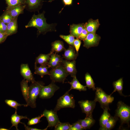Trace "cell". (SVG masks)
Returning a JSON list of instances; mask_svg holds the SVG:
<instances>
[{
  "label": "cell",
  "mask_w": 130,
  "mask_h": 130,
  "mask_svg": "<svg viewBox=\"0 0 130 130\" xmlns=\"http://www.w3.org/2000/svg\"><path fill=\"white\" fill-rule=\"evenodd\" d=\"M44 12L37 15L34 14L28 24L26 26V28L34 27L38 29V34L45 33L52 30V25L47 23L44 16Z\"/></svg>",
  "instance_id": "cell-1"
},
{
  "label": "cell",
  "mask_w": 130,
  "mask_h": 130,
  "mask_svg": "<svg viewBox=\"0 0 130 130\" xmlns=\"http://www.w3.org/2000/svg\"><path fill=\"white\" fill-rule=\"evenodd\" d=\"M44 85V83L41 81H36L32 83L29 86L28 98L26 104L32 108L36 107V101L39 96L40 91Z\"/></svg>",
  "instance_id": "cell-2"
},
{
  "label": "cell",
  "mask_w": 130,
  "mask_h": 130,
  "mask_svg": "<svg viewBox=\"0 0 130 130\" xmlns=\"http://www.w3.org/2000/svg\"><path fill=\"white\" fill-rule=\"evenodd\" d=\"M67 91L57 100V103L53 111L56 113L61 109L65 108H74L75 107V101L73 95Z\"/></svg>",
  "instance_id": "cell-3"
},
{
  "label": "cell",
  "mask_w": 130,
  "mask_h": 130,
  "mask_svg": "<svg viewBox=\"0 0 130 130\" xmlns=\"http://www.w3.org/2000/svg\"><path fill=\"white\" fill-rule=\"evenodd\" d=\"M117 106L115 115L120 119L121 125L127 124L129 126L130 120V107L121 101L118 102Z\"/></svg>",
  "instance_id": "cell-4"
},
{
  "label": "cell",
  "mask_w": 130,
  "mask_h": 130,
  "mask_svg": "<svg viewBox=\"0 0 130 130\" xmlns=\"http://www.w3.org/2000/svg\"><path fill=\"white\" fill-rule=\"evenodd\" d=\"M96 90L94 100L99 102L101 107L103 109L105 108L110 109L109 104L113 101L114 98L110 95H107L101 88L97 87Z\"/></svg>",
  "instance_id": "cell-5"
},
{
  "label": "cell",
  "mask_w": 130,
  "mask_h": 130,
  "mask_svg": "<svg viewBox=\"0 0 130 130\" xmlns=\"http://www.w3.org/2000/svg\"><path fill=\"white\" fill-rule=\"evenodd\" d=\"M69 75L61 64L52 68L49 71V75L51 79L55 83H64L66 78Z\"/></svg>",
  "instance_id": "cell-6"
},
{
  "label": "cell",
  "mask_w": 130,
  "mask_h": 130,
  "mask_svg": "<svg viewBox=\"0 0 130 130\" xmlns=\"http://www.w3.org/2000/svg\"><path fill=\"white\" fill-rule=\"evenodd\" d=\"M59 88V87L55 84V82L52 81L49 85L42 87L39 94V97L43 99L50 98Z\"/></svg>",
  "instance_id": "cell-7"
},
{
  "label": "cell",
  "mask_w": 130,
  "mask_h": 130,
  "mask_svg": "<svg viewBox=\"0 0 130 130\" xmlns=\"http://www.w3.org/2000/svg\"><path fill=\"white\" fill-rule=\"evenodd\" d=\"M96 102L88 100H81L78 102L82 112L86 114V117L92 115L95 107Z\"/></svg>",
  "instance_id": "cell-8"
},
{
  "label": "cell",
  "mask_w": 130,
  "mask_h": 130,
  "mask_svg": "<svg viewBox=\"0 0 130 130\" xmlns=\"http://www.w3.org/2000/svg\"><path fill=\"white\" fill-rule=\"evenodd\" d=\"M100 37L95 33H88L86 38L83 40V46L87 48L97 46Z\"/></svg>",
  "instance_id": "cell-9"
},
{
  "label": "cell",
  "mask_w": 130,
  "mask_h": 130,
  "mask_svg": "<svg viewBox=\"0 0 130 130\" xmlns=\"http://www.w3.org/2000/svg\"><path fill=\"white\" fill-rule=\"evenodd\" d=\"M43 117H46L48 123V127H54L60 121L57 113L52 110H45L42 114Z\"/></svg>",
  "instance_id": "cell-10"
},
{
  "label": "cell",
  "mask_w": 130,
  "mask_h": 130,
  "mask_svg": "<svg viewBox=\"0 0 130 130\" xmlns=\"http://www.w3.org/2000/svg\"><path fill=\"white\" fill-rule=\"evenodd\" d=\"M61 64L66 72L73 78L76 76L77 70L75 60L69 61L62 60Z\"/></svg>",
  "instance_id": "cell-11"
},
{
  "label": "cell",
  "mask_w": 130,
  "mask_h": 130,
  "mask_svg": "<svg viewBox=\"0 0 130 130\" xmlns=\"http://www.w3.org/2000/svg\"><path fill=\"white\" fill-rule=\"evenodd\" d=\"M20 73L24 79L28 82L33 83L36 81L27 64H21L20 67Z\"/></svg>",
  "instance_id": "cell-12"
},
{
  "label": "cell",
  "mask_w": 130,
  "mask_h": 130,
  "mask_svg": "<svg viewBox=\"0 0 130 130\" xmlns=\"http://www.w3.org/2000/svg\"><path fill=\"white\" fill-rule=\"evenodd\" d=\"M26 6V5H23L7 6L6 12L10 15L13 19L14 18L18 17L19 14L23 13Z\"/></svg>",
  "instance_id": "cell-13"
},
{
  "label": "cell",
  "mask_w": 130,
  "mask_h": 130,
  "mask_svg": "<svg viewBox=\"0 0 130 130\" xmlns=\"http://www.w3.org/2000/svg\"><path fill=\"white\" fill-rule=\"evenodd\" d=\"M63 59L57 53L52 52L47 64L48 67L55 68L61 65Z\"/></svg>",
  "instance_id": "cell-14"
},
{
  "label": "cell",
  "mask_w": 130,
  "mask_h": 130,
  "mask_svg": "<svg viewBox=\"0 0 130 130\" xmlns=\"http://www.w3.org/2000/svg\"><path fill=\"white\" fill-rule=\"evenodd\" d=\"M85 24L88 32L93 33H95L100 25L98 19L95 20L90 19Z\"/></svg>",
  "instance_id": "cell-15"
},
{
  "label": "cell",
  "mask_w": 130,
  "mask_h": 130,
  "mask_svg": "<svg viewBox=\"0 0 130 130\" xmlns=\"http://www.w3.org/2000/svg\"><path fill=\"white\" fill-rule=\"evenodd\" d=\"M18 17L13 18L11 21L7 24V27L6 34L8 36L16 33L17 31Z\"/></svg>",
  "instance_id": "cell-16"
},
{
  "label": "cell",
  "mask_w": 130,
  "mask_h": 130,
  "mask_svg": "<svg viewBox=\"0 0 130 130\" xmlns=\"http://www.w3.org/2000/svg\"><path fill=\"white\" fill-rule=\"evenodd\" d=\"M63 55V58L65 60L69 61L75 60L78 55V53H76L73 46L70 45L67 49H65Z\"/></svg>",
  "instance_id": "cell-17"
},
{
  "label": "cell",
  "mask_w": 130,
  "mask_h": 130,
  "mask_svg": "<svg viewBox=\"0 0 130 130\" xmlns=\"http://www.w3.org/2000/svg\"><path fill=\"white\" fill-rule=\"evenodd\" d=\"M73 79L71 82H68L71 86L70 89L68 90L70 91L72 89H75L78 90L80 91H86L87 89L85 86L82 84L76 78V76L73 78Z\"/></svg>",
  "instance_id": "cell-18"
},
{
  "label": "cell",
  "mask_w": 130,
  "mask_h": 130,
  "mask_svg": "<svg viewBox=\"0 0 130 130\" xmlns=\"http://www.w3.org/2000/svg\"><path fill=\"white\" fill-rule=\"evenodd\" d=\"M84 24V23H82L78 24H73L70 25V34L77 39H78Z\"/></svg>",
  "instance_id": "cell-19"
},
{
  "label": "cell",
  "mask_w": 130,
  "mask_h": 130,
  "mask_svg": "<svg viewBox=\"0 0 130 130\" xmlns=\"http://www.w3.org/2000/svg\"><path fill=\"white\" fill-rule=\"evenodd\" d=\"M79 121L84 130L90 128L95 122V120L93 118L92 115L86 117L83 119L79 120Z\"/></svg>",
  "instance_id": "cell-20"
},
{
  "label": "cell",
  "mask_w": 130,
  "mask_h": 130,
  "mask_svg": "<svg viewBox=\"0 0 130 130\" xmlns=\"http://www.w3.org/2000/svg\"><path fill=\"white\" fill-rule=\"evenodd\" d=\"M103 109V112L99 120L100 126L99 130H103L110 116V114L108 111V110H110V109L107 108H105Z\"/></svg>",
  "instance_id": "cell-21"
},
{
  "label": "cell",
  "mask_w": 130,
  "mask_h": 130,
  "mask_svg": "<svg viewBox=\"0 0 130 130\" xmlns=\"http://www.w3.org/2000/svg\"><path fill=\"white\" fill-rule=\"evenodd\" d=\"M11 122L12 124L11 128L13 126H14L17 130H19L18 128V125L19 123H21V120L23 119H29L26 116H23L18 115L17 114V110H16L15 113L11 116Z\"/></svg>",
  "instance_id": "cell-22"
},
{
  "label": "cell",
  "mask_w": 130,
  "mask_h": 130,
  "mask_svg": "<svg viewBox=\"0 0 130 130\" xmlns=\"http://www.w3.org/2000/svg\"><path fill=\"white\" fill-rule=\"evenodd\" d=\"M52 52H51L47 54H40L36 58L35 64H39L40 65H47L51 54Z\"/></svg>",
  "instance_id": "cell-23"
},
{
  "label": "cell",
  "mask_w": 130,
  "mask_h": 130,
  "mask_svg": "<svg viewBox=\"0 0 130 130\" xmlns=\"http://www.w3.org/2000/svg\"><path fill=\"white\" fill-rule=\"evenodd\" d=\"M28 81L25 79L20 82L21 90L23 96L26 103L28 98L29 86L28 84Z\"/></svg>",
  "instance_id": "cell-24"
},
{
  "label": "cell",
  "mask_w": 130,
  "mask_h": 130,
  "mask_svg": "<svg viewBox=\"0 0 130 130\" xmlns=\"http://www.w3.org/2000/svg\"><path fill=\"white\" fill-rule=\"evenodd\" d=\"M113 85L114 88V90L112 92L110 95H111L114 92L117 91L120 94L124 97L127 96L124 95L122 93L123 89V81L122 78H121L116 81L113 82Z\"/></svg>",
  "instance_id": "cell-25"
},
{
  "label": "cell",
  "mask_w": 130,
  "mask_h": 130,
  "mask_svg": "<svg viewBox=\"0 0 130 130\" xmlns=\"http://www.w3.org/2000/svg\"><path fill=\"white\" fill-rule=\"evenodd\" d=\"M52 49L51 52L58 53L60 52L65 49L63 42L60 40H56L51 44Z\"/></svg>",
  "instance_id": "cell-26"
},
{
  "label": "cell",
  "mask_w": 130,
  "mask_h": 130,
  "mask_svg": "<svg viewBox=\"0 0 130 130\" xmlns=\"http://www.w3.org/2000/svg\"><path fill=\"white\" fill-rule=\"evenodd\" d=\"M119 118L116 116L114 117L110 116L103 130H110L115 126Z\"/></svg>",
  "instance_id": "cell-27"
},
{
  "label": "cell",
  "mask_w": 130,
  "mask_h": 130,
  "mask_svg": "<svg viewBox=\"0 0 130 130\" xmlns=\"http://www.w3.org/2000/svg\"><path fill=\"white\" fill-rule=\"evenodd\" d=\"M85 80L86 82V87L89 89H92L93 91L96 90V88L95 87V84L91 75L88 73L85 75Z\"/></svg>",
  "instance_id": "cell-28"
},
{
  "label": "cell",
  "mask_w": 130,
  "mask_h": 130,
  "mask_svg": "<svg viewBox=\"0 0 130 130\" xmlns=\"http://www.w3.org/2000/svg\"><path fill=\"white\" fill-rule=\"evenodd\" d=\"M41 0H25V4L30 9L37 8L40 4Z\"/></svg>",
  "instance_id": "cell-29"
},
{
  "label": "cell",
  "mask_w": 130,
  "mask_h": 130,
  "mask_svg": "<svg viewBox=\"0 0 130 130\" xmlns=\"http://www.w3.org/2000/svg\"><path fill=\"white\" fill-rule=\"evenodd\" d=\"M69 122L62 123L60 121L54 126L55 130H69L71 126Z\"/></svg>",
  "instance_id": "cell-30"
},
{
  "label": "cell",
  "mask_w": 130,
  "mask_h": 130,
  "mask_svg": "<svg viewBox=\"0 0 130 130\" xmlns=\"http://www.w3.org/2000/svg\"><path fill=\"white\" fill-rule=\"evenodd\" d=\"M5 102L8 106L15 108L16 110H17L18 107L19 106H23L26 107L28 106L26 104H20L15 101L11 99H6L5 100Z\"/></svg>",
  "instance_id": "cell-31"
},
{
  "label": "cell",
  "mask_w": 130,
  "mask_h": 130,
  "mask_svg": "<svg viewBox=\"0 0 130 130\" xmlns=\"http://www.w3.org/2000/svg\"><path fill=\"white\" fill-rule=\"evenodd\" d=\"M8 6H13L18 5H25V0H5Z\"/></svg>",
  "instance_id": "cell-32"
},
{
  "label": "cell",
  "mask_w": 130,
  "mask_h": 130,
  "mask_svg": "<svg viewBox=\"0 0 130 130\" xmlns=\"http://www.w3.org/2000/svg\"><path fill=\"white\" fill-rule=\"evenodd\" d=\"M59 36L68 44L73 46L74 42L75 39L74 37L71 34L67 35H61Z\"/></svg>",
  "instance_id": "cell-33"
},
{
  "label": "cell",
  "mask_w": 130,
  "mask_h": 130,
  "mask_svg": "<svg viewBox=\"0 0 130 130\" xmlns=\"http://www.w3.org/2000/svg\"><path fill=\"white\" fill-rule=\"evenodd\" d=\"M43 117V114H41L40 115L32 118L30 120L29 119L27 123L28 125L29 126L32 125L39 123L41 121L40 120V119Z\"/></svg>",
  "instance_id": "cell-34"
},
{
  "label": "cell",
  "mask_w": 130,
  "mask_h": 130,
  "mask_svg": "<svg viewBox=\"0 0 130 130\" xmlns=\"http://www.w3.org/2000/svg\"><path fill=\"white\" fill-rule=\"evenodd\" d=\"M12 19L10 15L6 12L0 17V20L7 25L11 21Z\"/></svg>",
  "instance_id": "cell-35"
},
{
  "label": "cell",
  "mask_w": 130,
  "mask_h": 130,
  "mask_svg": "<svg viewBox=\"0 0 130 130\" xmlns=\"http://www.w3.org/2000/svg\"><path fill=\"white\" fill-rule=\"evenodd\" d=\"M84 130L78 120L71 124L69 130Z\"/></svg>",
  "instance_id": "cell-36"
},
{
  "label": "cell",
  "mask_w": 130,
  "mask_h": 130,
  "mask_svg": "<svg viewBox=\"0 0 130 130\" xmlns=\"http://www.w3.org/2000/svg\"><path fill=\"white\" fill-rule=\"evenodd\" d=\"M35 71L34 73L39 75L41 78L43 77V65H41L39 66H37V65L35 64Z\"/></svg>",
  "instance_id": "cell-37"
},
{
  "label": "cell",
  "mask_w": 130,
  "mask_h": 130,
  "mask_svg": "<svg viewBox=\"0 0 130 130\" xmlns=\"http://www.w3.org/2000/svg\"><path fill=\"white\" fill-rule=\"evenodd\" d=\"M88 33L84 24L82 31L79 36L78 39L84 40L86 38Z\"/></svg>",
  "instance_id": "cell-38"
},
{
  "label": "cell",
  "mask_w": 130,
  "mask_h": 130,
  "mask_svg": "<svg viewBox=\"0 0 130 130\" xmlns=\"http://www.w3.org/2000/svg\"><path fill=\"white\" fill-rule=\"evenodd\" d=\"M81 44V41L79 39H75L74 42L73 46L75 47L77 53H78Z\"/></svg>",
  "instance_id": "cell-39"
},
{
  "label": "cell",
  "mask_w": 130,
  "mask_h": 130,
  "mask_svg": "<svg viewBox=\"0 0 130 130\" xmlns=\"http://www.w3.org/2000/svg\"><path fill=\"white\" fill-rule=\"evenodd\" d=\"M7 27V25L0 20V32L5 33Z\"/></svg>",
  "instance_id": "cell-40"
},
{
  "label": "cell",
  "mask_w": 130,
  "mask_h": 130,
  "mask_svg": "<svg viewBox=\"0 0 130 130\" xmlns=\"http://www.w3.org/2000/svg\"><path fill=\"white\" fill-rule=\"evenodd\" d=\"M21 123L23 124L24 125L25 130H47L48 128V126H47L45 129H40L37 128H32L29 127L26 125L24 123L21 122Z\"/></svg>",
  "instance_id": "cell-41"
},
{
  "label": "cell",
  "mask_w": 130,
  "mask_h": 130,
  "mask_svg": "<svg viewBox=\"0 0 130 130\" xmlns=\"http://www.w3.org/2000/svg\"><path fill=\"white\" fill-rule=\"evenodd\" d=\"M46 65H43V76L45 75H49V71L48 70L49 68Z\"/></svg>",
  "instance_id": "cell-42"
},
{
  "label": "cell",
  "mask_w": 130,
  "mask_h": 130,
  "mask_svg": "<svg viewBox=\"0 0 130 130\" xmlns=\"http://www.w3.org/2000/svg\"><path fill=\"white\" fill-rule=\"evenodd\" d=\"M8 36L5 33L0 32V43L5 41Z\"/></svg>",
  "instance_id": "cell-43"
},
{
  "label": "cell",
  "mask_w": 130,
  "mask_h": 130,
  "mask_svg": "<svg viewBox=\"0 0 130 130\" xmlns=\"http://www.w3.org/2000/svg\"><path fill=\"white\" fill-rule=\"evenodd\" d=\"M65 5H71L72 0H62Z\"/></svg>",
  "instance_id": "cell-44"
},
{
  "label": "cell",
  "mask_w": 130,
  "mask_h": 130,
  "mask_svg": "<svg viewBox=\"0 0 130 130\" xmlns=\"http://www.w3.org/2000/svg\"><path fill=\"white\" fill-rule=\"evenodd\" d=\"M9 129L4 128H0V130H8Z\"/></svg>",
  "instance_id": "cell-45"
}]
</instances>
